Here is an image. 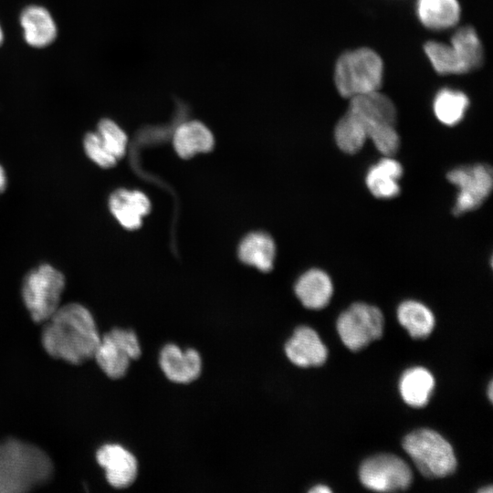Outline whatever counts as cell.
I'll return each instance as SVG.
<instances>
[{
    "label": "cell",
    "mask_w": 493,
    "mask_h": 493,
    "mask_svg": "<svg viewBox=\"0 0 493 493\" xmlns=\"http://www.w3.org/2000/svg\"><path fill=\"white\" fill-rule=\"evenodd\" d=\"M416 12L421 23L433 30L451 27L460 17L457 0H417Z\"/></svg>",
    "instance_id": "obj_19"
},
{
    "label": "cell",
    "mask_w": 493,
    "mask_h": 493,
    "mask_svg": "<svg viewBox=\"0 0 493 493\" xmlns=\"http://www.w3.org/2000/svg\"><path fill=\"white\" fill-rule=\"evenodd\" d=\"M435 387L432 373L423 367L410 368L404 372L399 382V390L404 401L410 406H425Z\"/></svg>",
    "instance_id": "obj_20"
},
{
    "label": "cell",
    "mask_w": 493,
    "mask_h": 493,
    "mask_svg": "<svg viewBox=\"0 0 493 493\" xmlns=\"http://www.w3.org/2000/svg\"><path fill=\"white\" fill-rule=\"evenodd\" d=\"M82 144L87 157L98 166L108 169L117 163L118 160L104 148L95 131L84 135Z\"/></svg>",
    "instance_id": "obj_29"
},
{
    "label": "cell",
    "mask_w": 493,
    "mask_h": 493,
    "mask_svg": "<svg viewBox=\"0 0 493 493\" xmlns=\"http://www.w3.org/2000/svg\"><path fill=\"white\" fill-rule=\"evenodd\" d=\"M397 318L410 336L415 339L426 338L435 327V317L432 311L425 305L415 300L401 303L397 309Z\"/></svg>",
    "instance_id": "obj_22"
},
{
    "label": "cell",
    "mask_w": 493,
    "mask_h": 493,
    "mask_svg": "<svg viewBox=\"0 0 493 493\" xmlns=\"http://www.w3.org/2000/svg\"><path fill=\"white\" fill-rule=\"evenodd\" d=\"M295 293L306 308L320 309L329 304L332 297V281L325 271L312 268L298 279Z\"/></svg>",
    "instance_id": "obj_16"
},
{
    "label": "cell",
    "mask_w": 493,
    "mask_h": 493,
    "mask_svg": "<svg viewBox=\"0 0 493 493\" xmlns=\"http://www.w3.org/2000/svg\"><path fill=\"white\" fill-rule=\"evenodd\" d=\"M109 208L124 228L134 230L141 226L142 217L149 214V198L137 190L118 189L109 198Z\"/></svg>",
    "instance_id": "obj_15"
},
{
    "label": "cell",
    "mask_w": 493,
    "mask_h": 493,
    "mask_svg": "<svg viewBox=\"0 0 493 493\" xmlns=\"http://www.w3.org/2000/svg\"><path fill=\"white\" fill-rule=\"evenodd\" d=\"M402 175L401 163L393 159L392 156H384L369 168L365 183L373 196L390 199L400 194L398 181Z\"/></svg>",
    "instance_id": "obj_17"
},
{
    "label": "cell",
    "mask_w": 493,
    "mask_h": 493,
    "mask_svg": "<svg viewBox=\"0 0 493 493\" xmlns=\"http://www.w3.org/2000/svg\"><path fill=\"white\" fill-rule=\"evenodd\" d=\"M7 185V177L4 167L0 164V194L4 193Z\"/></svg>",
    "instance_id": "obj_30"
},
{
    "label": "cell",
    "mask_w": 493,
    "mask_h": 493,
    "mask_svg": "<svg viewBox=\"0 0 493 493\" xmlns=\"http://www.w3.org/2000/svg\"><path fill=\"white\" fill-rule=\"evenodd\" d=\"M4 38H5V34H4L3 27L0 24V46L3 44Z\"/></svg>",
    "instance_id": "obj_32"
},
{
    "label": "cell",
    "mask_w": 493,
    "mask_h": 493,
    "mask_svg": "<svg viewBox=\"0 0 493 493\" xmlns=\"http://www.w3.org/2000/svg\"><path fill=\"white\" fill-rule=\"evenodd\" d=\"M331 489L324 485L315 486L313 488L309 490V492H313V493H329Z\"/></svg>",
    "instance_id": "obj_31"
},
{
    "label": "cell",
    "mask_w": 493,
    "mask_h": 493,
    "mask_svg": "<svg viewBox=\"0 0 493 493\" xmlns=\"http://www.w3.org/2000/svg\"><path fill=\"white\" fill-rule=\"evenodd\" d=\"M347 110L361 121L366 134L381 124L395 125L397 118L394 104L379 90L350 98Z\"/></svg>",
    "instance_id": "obj_10"
},
{
    "label": "cell",
    "mask_w": 493,
    "mask_h": 493,
    "mask_svg": "<svg viewBox=\"0 0 493 493\" xmlns=\"http://www.w3.org/2000/svg\"><path fill=\"white\" fill-rule=\"evenodd\" d=\"M450 42L466 73L480 68L484 61V51L480 39L472 26L458 28L451 37Z\"/></svg>",
    "instance_id": "obj_23"
},
{
    "label": "cell",
    "mask_w": 493,
    "mask_h": 493,
    "mask_svg": "<svg viewBox=\"0 0 493 493\" xmlns=\"http://www.w3.org/2000/svg\"><path fill=\"white\" fill-rule=\"evenodd\" d=\"M479 492H488V493H491V492H492V487L489 486L488 488H483V489L479 490Z\"/></svg>",
    "instance_id": "obj_34"
},
{
    "label": "cell",
    "mask_w": 493,
    "mask_h": 493,
    "mask_svg": "<svg viewBox=\"0 0 493 493\" xmlns=\"http://www.w3.org/2000/svg\"><path fill=\"white\" fill-rule=\"evenodd\" d=\"M334 139L341 151L354 154L362 148L368 138L361 121L347 110L335 125Z\"/></svg>",
    "instance_id": "obj_25"
},
{
    "label": "cell",
    "mask_w": 493,
    "mask_h": 493,
    "mask_svg": "<svg viewBox=\"0 0 493 493\" xmlns=\"http://www.w3.org/2000/svg\"><path fill=\"white\" fill-rule=\"evenodd\" d=\"M383 72L381 57L369 47H359L340 55L335 63L334 82L339 93L350 99L379 90Z\"/></svg>",
    "instance_id": "obj_3"
},
{
    "label": "cell",
    "mask_w": 493,
    "mask_h": 493,
    "mask_svg": "<svg viewBox=\"0 0 493 493\" xmlns=\"http://www.w3.org/2000/svg\"><path fill=\"white\" fill-rule=\"evenodd\" d=\"M159 364L164 375L176 383H189L196 380L202 371V360L194 349L183 351L174 344L163 347Z\"/></svg>",
    "instance_id": "obj_12"
},
{
    "label": "cell",
    "mask_w": 493,
    "mask_h": 493,
    "mask_svg": "<svg viewBox=\"0 0 493 493\" xmlns=\"http://www.w3.org/2000/svg\"><path fill=\"white\" fill-rule=\"evenodd\" d=\"M141 356V345L135 332L115 328L100 336L93 359L111 379L123 377L131 361Z\"/></svg>",
    "instance_id": "obj_6"
},
{
    "label": "cell",
    "mask_w": 493,
    "mask_h": 493,
    "mask_svg": "<svg viewBox=\"0 0 493 493\" xmlns=\"http://www.w3.org/2000/svg\"><path fill=\"white\" fill-rule=\"evenodd\" d=\"M45 322L41 339L50 356L72 364L93 358L100 335L92 314L83 305H60Z\"/></svg>",
    "instance_id": "obj_1"
},
{
    "label": "cell",
    "mask_w": 493,
    "mask_h": 493,
    "mask_svg": "<svg viewBox=\"0 0 493 493\" xmlns=\"http://www.w3.org/2000/svg\"><path fill=\"white\" fill-rule=\"evenodd\" d=\"M468 106L469 100L464 92L445 88L435 94L433 110L440 122L454 126L462 121Z\"/></svg>",
    "instance_id": "obj_24"
},
{
    "label": "cell",
    "mask_w": 493,
    "mask_h": 493,
    "mask_svg": "<svg viewBox=\"0 0 493 493\" xmlns=\"http://www.w3.org/2000/svg\"><path fill=\"white\" fill-rule=\"evenodd\" d=\"M360 479L364 487L375 491L406 489L413 475L409 466L399 456L381 454L366 459L360 468Z\"/></svg>",
    "instance_id": "obj_9"
},
{
    "label": "cell",
    "mask_w": 493,
    "mask_h": 493,
    "mask_svg": "<svg viewBox=\"0 0 493 493\" xmlns=\"http://www.w3.org/2000/svg\"><path fill=\"white\" fill-rule=\"evenodd\" d=\"M65 277L55 267L45 263L32 268L22 283L24 304L36 322H45L60 307Z\"/></svg>",
    "instance_id": "obj_4"
},
{
    "label": "cell",
    "mask_w": 493,
    "mask_h": 493,
    "mask_svg": "<svg viewBox=\"0 0 493 493\" xmlns=\"http://www.w3.org/2000/svg\"><path fill=\"white\" fill-rule=\"evenodd\" d=\"M98 463L105 470L110 486L117 488H127L137 477L138 463L135 456L118 444H107L97 451Z\"/></svg>",
    "instance_id": "obj_11"
},
{
    "label": "cell",
    "mask_w": 493,
    "mask_h": 493,
    "mask_svg": "<svg viewBox=\"0 0 493 493\" xmlns=\"http://www.w3.org/2000/svg\"><path fill=\"white\" fill-rule=\"evenodd\" d=\"M52 474V461L41 448L16 438L0 441V493L30 491Z\"/></svg>",
    "instance_id": "obj_2"
},
{
    "label": "cell",
    "mask_w": 493,
    "mask_h": 493,
    "mask_svg": "<svg viewBox=\"0 0 493 493\" xmlns=\"http://www.w3.org/2000/svg\"><path fill=\"white\" fill-rule=\"evenodd\" d=\"M25 41L33 47H46L53 43L58 26L51 13L39 5L26 6L19 16Z\"/></svg>",
    "instance_id": "obj_14"
},
{
    "label": "cell",
    "mask_w": 493,
    "mask_h": 493,
    "mask_svg": "<svg viewBox=\"0 0 493 493\" xmlns=\"http://www.w3.org/2000/svg\"><path fill=\"white\" fill-rule=\"evenodd\" d=\"M492 392H493V389H492V383H489V387H488V397H489V400L492 401Z\"/></svg>",
    "instance_id": "obj_33"
},
{
    "label": "cell",
    "mask_w": 493,
    "mask_h": 493,
    "mask_svg": "<svg viewBox=\"0 0 493 493\" xmlns=\"http://www.w3.org/2000/svg\"><path fill=\"white\" fill-rule=\"evenodd\" d=\"M394 126L382 124L367 133V138L371 139L375 148L384 156H393L399 149L400 138Z\"/></svg>",
    "instance_id": "obj_28"
},
{
    "label": "cell",
    "mask_w": 493,
    "mask_h": 493,
    "mask_svg": "<svg viewBox=\"0 0 493 493\" xmlns=\"http://www.w3.org/2000/svg\"><path fill=\"white\" fill-rule=\"evenodd\" d=\"M383 316L381 310L363 302L353 303L337 320V330L344 345L359 351L383 334Z\"/></svg>",
    "instance_id": "obj_7"
},
{
    "label": "cell",
    "mask_w": 493,
    "mask_h": 493,
    "mask_svg": "<svg viewBox=\"0 0 493 493\" xmlns=\"http://www.w3.org/2000/svg\"><path fill=\"white\" fill-rule=\"evenodd\" d=\"M214 137L210 130L197 121L180 124L173 134V147L182 158L187 159L198 152L213 149Z\"/></svg>",
    "instance_id": "obj_18"
},
{
    "label": "cell",
    "mask_w": 493,
    "mask_h": 493,
    "mask_svg": "<svg viewBox=\"0 0 493 493\" xmlns=\"http://www.w3.org/2000/svg\"><path fill=\"white\" fill-rule=\"evenodd\" d=\"M275 244L267 234L255 232L247 235L240 243L238 256L244 263L261 271H269L275 258Z\"/></svg>",
    "instance_id": "obj_21"
},
{
    "label": "cell",
    "mask_w": 493,
    "mask_h": 493,
    "mask_svg": "<svg viewBox=\"0 0 493 493\" xmlns=\"http://www.w3.org/2000/svg\"><path fill=\"white\" fill-rule=\"evenodd\" d=\"M458 188L453 214L460 215L478 208L490 194L493 185L492 170L487 164L459 166L446 174Z\"/></svg>",
    "instance_id": "obj_8"
},
{
    "label": "cell",
    "mask_w": 493,
    "mask_h": 493,
    "mask_svg": "<svg viewBox=\"0 0 493 493\" xmlns=\"http://www.w3.org/2000/svg\"><path fill=\"white\" fill-rule=\"evenodd\" d=\"M285 353L292 363L304 368L323 364L328 355L318 333L308 326L295 330L285 344Z\"/></svg>",
    "instance_id": "obj_13"
},
{
    "label": "cell",
    "mask_w": 493,
    "mask_h": 493,
    "mask_svg": "<svg viewBox=\"0 0 493 493\" xmlns=\"http://www.w3.org/2000/svg\"><path fill=\"white\" fill-rule=\"evenodd\" d=\"M425 52L435 71L441 75L463 74L466 70L451 45L438 41H427Z\"/></svg>",
    "instance_id": "obj_26"
},
{
    "label": "cell",
    "mask_w": 493,
    "mask_h": 493,
    "mask_svg": "<svg viewBox=\"0 0 493 493\" xmlns=\"http://www.w3.org/2000/svg\"><path fill=\"white\" fill-rule=\"evenodd\" d=\"M403 446L426 477H443L456 469V459L452 446L434 430L418 429L410 433Z\"/></svg>",
    "instance_id": "obj_5"
},
{
    "label": "cell",
    "mask_w": 493,
    "mask_h": 493,
    "mask_svg": "<svg viewBox=\"0 0 493 493\" xmlns=\"http://www.w3.org/2000/svg\"><path fill=\"white\" fill-rule=\"evenodd\" d=\"M95 131L104 148L118 161L124 156L128 137L120 125L105 118L99 121Z\"/></svg>",
    "instance_id": "obj_27"
}]
</instances>
